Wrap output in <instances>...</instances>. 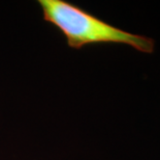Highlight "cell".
Returning a JSON list of instances; mask_svg holds the SVG:
<instances>
[{"mask_svg":"<svg viewBox=\"0 0 160 160\" xmlns=\"http://www.w3.org/2000/svg\"><path fill=\"white\" fill-rule=\"evenodd\" d=\"M37 3L43 20L60 30L70 48L79 50L92 44L116 43L142 53L154 52L155 42L151 37L118 28L66 0H38Z\"/></svg>","mask_w":160,"mask_h":160,"instance_id":"1","label":"cell"}]
</instances>
